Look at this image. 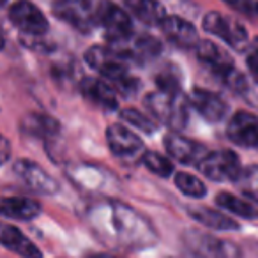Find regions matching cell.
Listing matches in <instances>:
<instances>
[{"label":"cell","mask_w":258,"mask_h":258,"mask_svg":"<svg viewBox=\"0 0 258 258\" xmlns=\"http://www.w3.org/2000/svg\"><path fill=\"white\" fill-rule=\"evenodd\" d=\"M85 221L101 242L115 249L140 251L152 247L158 240L152 225L140 212L117 200L90 205Z\"/></svg>","instance_id":"6da1fadb"},{"label":"cell","mask_w":258,"mask_h":258,"mask_svg":"<svg viewBox=\"0 0 258 258\" xmlns=\"http://www.w3.org/2000/svg\"><path fill=\"white\" fill-rule=\"evenodd\" d=\"M145 106L156 120L163 122L173 131L186 127L189 101L180 92H165V90L152 92L145 97Z\"/></svg>","instance_id":"7a4b0ae2"},{"label":"cell","mask_w":258,"mask_h":258,"mask_svg":"<svg viewBox=\"0 0 258 258\" xmlns=\"http://www.w3.org/2000/svg\"><path fill=\"white\" fill-rule=\"evenodd\" d=\"M198 170L216 182H225V180H235L240 173V161L239 156L233 151H214L207 152L198 163Z\"/></svg>","instance_id":"3957f363"},{"label":"cell","mask_w":258,"mask_h":258,"mask_svg":"<svg viewBox=\"0 0 258 258\" xmlns=\"http://www.w3.org/2000/svg\"><path fill=\"white\" fill-rule=\"evenodd\" d=\"M106 140L110 145V151L122 161H137L144 156V144L140 137L127 129L122 124H113L106 129Z\"/></svg>","instance_id":"277c9868"},{"label":"cell","mask_w":258,"mask_h":258,"mask_svg":"<svg viewBox=\"0 0 258 258\" xmlns=\"http://www.w3.org/2000/svg\"><path fill=\"white\" fill-rule=\"evenodd\" d=\"M96 18L104 27L108 37L115 44L127 41L131 32H133V25H131V20L125 15V11H122L118 6L111 4L110 0H101L99 6H97Z\"/></svg>","instance_id":"5b68a950"},{"label":"cell","mask_w":258,"mask_h":258,"mask_svg":"<svg viewBox=\"0 0 258 258\" xmlns=\"http://www.w3.org/2000/svg\"><path fill=\"white\" fill-rule=\"evenodd\" d=\"M85 60L90 68L96 69L97 73H101L104 78L111 80L113 83H117L118 80L127 76V68L124 64V57L118 51L110 50V48L92 46L85 53Z\"/></svg>","instance_id":"8992f818"},{"label":"cell","mask_w":258,"mask_h":258,"mask_svg":"<svg viewBox=\"0 0 258 258\" xmlns=\"http://www.w3.org/2000/svg\"><path fill=\"white\" fill-rule=\"evenodd\" d=\"M186 244L195 254L202 258H240V251L235 244L207 235V233H187Z\"/></svg>","instance_id":"52a82bcc"},{"label":"cell","mask_w":258,"mask_h":258,"mask_svg":"<svg viewBox=\"0 0 258 258\" xmlns=\"http://www.w3.org/2000/svg\"><path fill=\"white\" fill-rule=\"evenodd\" d=\"M13 172L15 175L25 184L29 189L36 191L41 195H53L57 193L58 184L50 173L44 168H41L39 165H36L30 159H18L13 165Z\"/></svg>","instance_id":"ba28073f"},{"label":"cell","mask_w":258,"mask_h":258,"mask_svg":"<svg viewBox=\"0 0 258 258\" xmlns=\"http://www.w3.org/2000/svg\"><path fill=\"white\" fill-rule=\"evenodd\" d=\"M9 20L22 30L25 36H43L48 30V20L32 2L18 0L9 9Z\"/></svg>","instance_id":"9c48e42d"},{"label":"cell","mask_w":258,"mask_h":258,"mask_svg":"<svg viewBox=\"0 0 258 258\" xmlns=\"http://www.w3.org/2000/svg\"><path fill=\"white\" fill-rule=\"evenodd\" d=\"M204 29L207 32L214 34V36L221 37L223 41L230 44V46L240 48L246 46L247 43V32L239 22L230 20L226 16H221L219 13H209L204 18Z\"/></svg>","instance_id":"30bf717a"},{"label":"cell","mask_w":258,"mask_h":258,"mask_svg":"<svg viewBox=\"0 0 258 258\" xmlns=\"http://www.w3.org/2000/svg\"><path fill=\"white\" fill-rule=\"evenodd\" d=\"M228 138L242 147H258V117L249 111H237L226 127Z\"/></svg>","instance_id":"8fae6325"},{"label":"cell","mask_w":258,"mask_h":258,"mask_svg":"<svg viewBox=\"0 0 258 258\" xmlns=\"http://www.w3.org/2000/svg\"><path fill=\"white\" fill-rule=\"evenodd\" d=\"M165 147L168 151L170 158H173L179 163H184V165H198L202 158L207 154L204 145L197 144L195 140H189V138L182 137L179 133L166 135Z\"/></svg>","instance_id":"7c38bea8"},{"label":"cell","mask_w":258,"mask_h":258,"mask_svg":"<svg viewBox=\"0 0 258 258\" xmlns=\"http://www.w3.org/2000/svg\"><path fill=\"white\" fill-rule=\"evenodd\" d=\"M189 104L202 115L204 118L211 122H219L226 117L228 113V106L226 103L218 96V94L211 92V90L204 89H195L191 92Z\"/></svg>","instance_id":"4fadbf2b"},{"label":"cell","mask_w":258,"mask_h":258,"mask_svg":"<svg viewBox=\"0 0 258 258\" xmlns=\"http://www.w3.org/2000/svg\"><path fill=\"white\" fill-rule=\"evenodd\" d=\"M161 29L165 36L168 37L172 43H175L180 48H197L200 43L198 39V32L189 22L179 18V16H165L161 23Z\"/></svg>","instance_id":"5bb4252c"},{"label":"cell","mask_w":258,"mask_h":258,"mask_svg":"<svg viewBox=\"0 0 258 258\" xmlns=\"http://www.w3.org/2000/svg\"><path fill=\"white\" fill-rule=\"evenodd\" d=\"M0 244L23 258H43V253L32 240L27 239L18 228L6 223H0Z\"/></svg>","instance_id":"9a60e30c"},{"label":"cell","mask_w":258,"mask_h":258,"mask_svg":"<svg viewBox=\"0 0 258 258\" xmlns=\"http://www.w3.org/2000/svg\"><path fill=\"white\" fill-rule=\"evenodd\" d=\"M197 55L207 68H211L219 78L233 69V60L223 48H219L212 41H200L197 44Z\"/></svg>","instance_id":"2e32d148"},{"label":"cell","mask_w":258,"mask_h":258,"mask_svg":"<svg viewBox=\"0 0 258 258\" xmlns=\"http://www.w3.org/2000/svg\"><path fill=\"white\" fill-rule=\"evenodd\" d=\"M80 89H82L83 96L89 101H92V103H96L97 106H103L106 110L117 108V90L111 85H108L104 80L83 78Z\"/></svg>","instance_id":"e0dca14e"},{"label":"cell","mask_w":258,"mask_h":258,"mask_svg":"<svg viewBox=\"0 0 258 258\" xmlns=\"http://www.w3.org/2000/svg\"><path fill=\"white\" fill-rule=\"evenodd\" d=\"M41 212V205L32 198L25 197H8L0 198V216L4 218L30 221Z\"/></svg>","instance_id":"ac0fdd59"},{"label":"cell","mask_w":258,"mask_h":258,"mask_svg":"<svg viewBox=\"0 0 258 258\" xmlns=\"http://www.w3.org/2000/svg\"><path fill=\"white\" fill-rule=\"evenodd\" d=\"M90 0H58L55 13L58 18L76 25L78 29H87L90 22Z\"/></svg>","instance_id":"d6986e66"},{"label":"cell","mask_w":258,"mask_h":258,"mask_svg":"<svg viewBox=\"0 0 258 258\" xmlns=\"http://www.w3.org/2000/svg\"><path fill=\"white\" fill-rule=\"evenodd\" d=\"M111 175H113V173L104 172L99 166L80 165V166H76L75 170H71V179L75 180L78 186L89 187V189H92V191L110 186V182L113 180Z\"/></svg>","instance_id":"ffe728a7"},{"label":"cell","mask_w":258,"mask_h":258,"mask_svg":"<svg viewBox=\"0 0 258 258\" xmlns=\"http://www.w3.org/2000/svg\"><path fill=\"white\" fill-rule=\"evenodd\" d=\"M189 216L198 221L200 225L207 226L211 230H237L239 228V223L235 219L228 218L226 214L219 211H214V209L209 207H189L187 209Z\"/></svg>","instance_id":"44dd1931"},{"label":"cell","mask_w":258,"mask_h":258,"mask_svg":"<svg viewBox=\"0 0 258 258\" xmlns=\"http://www.w3.org/2000/svg\"><path fill=\"white\" fill-rule=\"evenodd\" d=\"M129 11L135 13L137 18H140L144 23L154 25L161 23L165 20V8L159 4L158 0H124Z\"/></svg>","instance_id":"7402d4cb"},{"label":"cell","mask_w":258,"mask_h":258,"mask_svg":"<svg viewBox=\"0 0 258 258\" xmlns=\"http://www.w3.org/2000/svg\"><path fill=\"white\" fill-rule=\"evenodd\" d=\"M216 204L221 209L228 211L230 214L239 216V218H246V219H256L258 218V207L253 202H247L244 198H239L235 195L230 193H219L216 197Z\"/></svg>","instance_id":"603a6c76"},{"label":"cell","mask_w":258,"mask_h":258,"mask_svg":"<svg viewBox=\"0 0 258 258\" xmlns=\"http://www.w3.org/2000/svg\"><path fill=\"white\" fill-rule=\"evenodd\" d=\"M23 129L29 135L34 137H43V138H53L55 135L60 131V125L53 117L44 113H32L25 117L23 120Z\"/></svg>","instance_id":"cb8c5ba5"},{"label":"cell","mask_w":258,"mask_h":258,"mask_svg":"<svg viewBox=\"0 0 258 258\" xmlns=\"http://www.w3.org/2000/svg\"><path fill=\"white\" fill-rule=\"evenodd\" d=\"M235 184L244 197L249 198L253 204H258V165H251L240 170Z\"/></svg>","instance_id":"d4e9b609"},{"label":"cell","mask_w":258,"mask_h":258,"mask_svg":"<svg viewBox=\"0 0 258 258\" xmlns=\"http://www.w3.org/2000/svg\"><path fill=\"white\" fill-rule=\"evenodd\" d=\"M161 51V44L159 41H156L154 37H138L137 41H133L131 48L122 53V57H133V58H152Z\"/></svg>","instance_id":"484cf974"},{"label":"cell","mask_w":258,"mask_h":258,"mask_svg":"<svg viewBox=\"0 0 258 258\" xmlns=\"http://www.w3.org/2000/svg\"><path fill=\"white\" fill-rule=\"evenodd\" d=\"M175 186L180 189V193H184L189 198H202L207 193V187L202 182L198 177L191 175V173L180 172L175 175Z\"/></svg>","instance_id":"4316f807"},{"label":"cell","mask_w":258,"mask_h":258,"mask_svg":"<svg viewBox=\"0 0 258 258\" xmlns=\"http://www.w3.org/2000/svg\"><path fill=\"white\" fill-rule=\"evenodd\" d=\"M142 163L145 165V168L159 177H170L173 173V163L159 152H144Z\"/></svg>","instance_id":"83f0119b"},{"label":"cell","mask_w":258,"mask_h":258,"mask_svg":"<svg viewBox=\"0 0 258 258\" xmlns=\"http://www.w3.org/2000/svg\"><path fill=\"white\" fill-rule=\"evenodd\" d=\"M120 117L124 122L135 125L137 129H140V131H144V133H147V135L154 133L156 129H158V124H156L154 118H149L147 115L140 113V111L133 110V108H125L120 113Z\"/></svg>","instance_id":"f1b7e54d"},{"label":"cell","mask_w":258,"mask_h":258,"mask_svg":"<svg viewBox=\"0 0 258 258\" xmlns=\"http://www.w3.org/2000/svg\"><path fill=\"white\" fill-rule=\"evenodd\" d=\"M156 82H158L159 90H165V92H180V78L172 69H165V71L159 73Z\"/></svg>","instance_id":"f546056e"},{"label":"cell","mask_w":258,"mask_h":258,"mask_svg":"<svg viewBox=\"0 0 258 258\" xmlns=\"http://www.w3.org/2000/svg\"><path fill=\"white\" fill-rule=\"evenodd\" d=\"M247 68L258 78V39H254L247 51Z\"/></svg>","instance_id":"4dcf8cb0"},{"label":"cell","mask_w":258,"mask_h":258,"mask_svg":"<svg viewBox=\"0 0 258 258\" xmlns=\"http://www.w3.org/2000/svg\"><path fill=\"white\" fill-rule=\"evenodd\" d=\"M225 2L230 6H233V8L240 9V11L247 13V15L256 13V4H254L253 0H225Z\"/></svg>","instance_id":"1f68e13d"},{"label":"cell","mask_w":258,"mask_h":258,"mask_svg":"<svg viewBox=\"0 0 258 258\" xmlns=\"http://www.w3.org/2000/svg\"><path fill=\"white\" fill-rule=\"evenodd\" d=\"M9 154H11V145H9L8 138L0 135V165H4L8 161Z\"/></svg>","instance_id":"d6a6232c"},{"label":"cell","mask_w":258,"mask_h":258,"mask_svg":"<svg viewBox=\"0 0 258 258\" xmlns=\"http://www.w3.org/2000/svg\"><path fill=\"white\" fill-rule=\"evenodd\" d=\"M89 258H120V256H115L111 253H97V254H90Z\"/></svg>","instance_id":"836d02e7"},{"label":"cell","mask_w":258,"mask_h":258,"mask_svg":"<svg viewBox=\"0 0 258 258\" xmlns=\"http://www.w3.org/2000/svg\"><path fill=\"white\" fill-rule=\"evenodd\" d=\"M4 44H6V39H4V34L0 32V50L4 48Z\"/></svg>","instance_id":"e575fe53"},{"label":"cell","mask_w":258,"mask_h":258,"mask_svg":"<svg viewBox=\"0 0 258 258\" xmlns=\"http://www.w3.org/2000/svg\"><path fill=\"white\" fill-rule=\"evenodd\" d=\"M4 2H6V0H0V6H4Z\"/></svg>","instance_id":"d590c367"},{"label":"cell","mask_w":258,"mask_h":258,"mask_svg":"<svg viewBox=\"0 0 258 258\" xmlns=\"http://www.w3.org/2000/svg\"><path fill=\"white\" fill-rule=\"evenodd\" d=\"M256 13H258V4H256Z\"/></svg>","instance_id":"8d00e7d4"}]
</instances>
